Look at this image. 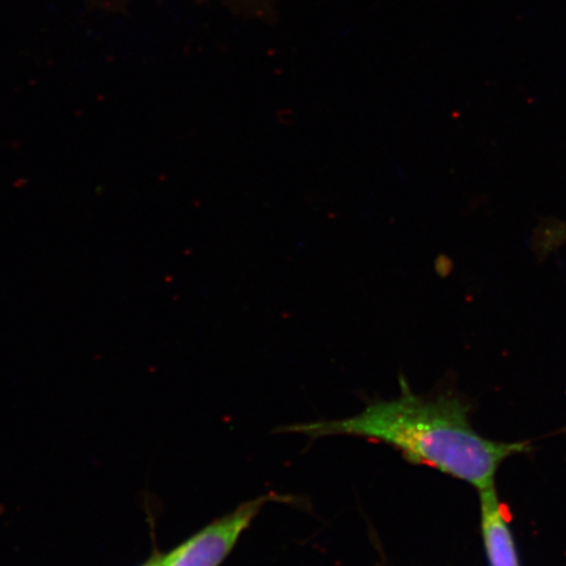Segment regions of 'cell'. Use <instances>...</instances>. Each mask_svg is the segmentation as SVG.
I'll list each match as a JSON object with an SVG mask.
<instances>
[{"label": "cell", "mask_w": 566, "mask_h": 566, "mask_svg": "<svg viewBox=\"0 0 566 566\" xmlns=\"http://www.w3.org/2000/svg\"><path fill=\"white\" fill-rule=\"evenodd\" d=\"M310 437L356 436L392 446L409 462L433 467L479 491L494 485L506 459L525 450L523 443L486 440L471 427L467 408L452 398L424 399L402 386L401 396L377 401L363 413L338 421L295 424Z\"/></svg>", "instance_id": "obj_1"}, {"label": "cell", "mask_w": 566, "mask_h": 566, "mask_svg": "<svg viewBox=\"0 0 566 566\" xmlns=\"http://www.w3.org/2000/svg\"><path fill=\"white\" fill-rule=\"evenodd\" d=\"M272 495H264L245 502L237 511L210 523L188 541L168 554H163L161 566H219L235 547L240 536L251 526L261 509L272 501Z\"/></svg>", "instance_id": "obj_2"}, {"label": "cell", "mask_w": 566, "mask_h": 566, "mask_svg": "<svg viewBox=\"0 0 566 566\" xmlns=\"http://www.w3.org/2000/svg\"><path fill=\"white\" fill-rule=\"evenodd\" d=\"M481 531L491 566H520L518 554L495 488L480 491Z\"/></svg>", "instance_id": "obj_3"}, {"label": "cell", "mask_w": 566, "mask_h": 566, "mask_svg": "<svg viewBox=\"0 0 566 566\" xmlns=\"http://www.w3.org/2000/svg\"><path fill=\"white\" fill-rule=\"evenodd\" d=\"M548 238L546 239V244L555 247L560 243L566 242V224L560 226V228H555V230L548 231Z\"/></svg>", "instance_id": "obj_4"}, {"label": "cell", "mask_w": 566, "mask_h": 566, "mask_svg": "<svg viewBox=\"0 0 566 566\" xmlns=\"http://www.w3.org/2000/svg\"><path fill=\"white\" fill-rule=\"evenodd\" d=\"M163 554L159 551H155L148 560L139 566H161Z\"/></svg>", "instance_id": "obj_5"}]
</instances>
